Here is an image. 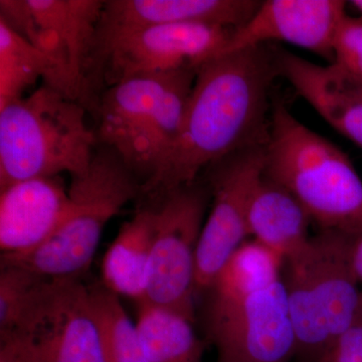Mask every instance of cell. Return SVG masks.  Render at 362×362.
I'll list each match as a JSON object with an SVG mask.
<instances>
[{
	"mask_svg": "<svg viewBox=\"0 0 362 362\" xmlns=\"http://www.w3.org/2000/svg\"><path fill=\"white\" fill-rule=\"evenodd\" d=\"M276 76L275 54L264 45L226 52L204 64L175 144L158 173L143 185L141 199L156 202L171 190L197 182L202 171L226 157L263 144Z\"/></svg>",
	"mask_w": 362,
	"mask_h": 362,
	"instance_id": "obj_1",
	"label": "cell"
},
{
	"mask_svg": "<svg viewBox=\"0 0 362 362\" xmlns=\"http://www.w3.org/2000/svg\"><path fill=\"white\" fill-rule=\"evenodd\" d=\"M272 109L264 175L288 190L321 230L361 233L362 180L349 157L284 104Z\"/></svg>",
	"mask_w": 362,
	"mask_h": 362,
	"instance_id": "obj_2",
	"label": "cell"
},
{
	"mask_svg": "<svg viewBox=\"0 0 362 362\" xmlns=\"http://www.w3.org/2000/svg\"><path fill=\"white\" fill-rule=\"evenodd\" d=\"M197 74L181 69L134 76L98 98V144L114 150L142 187L175 144Z\"/></svg>",
	"mask_w": 362,
	"mask_h": 362,
	"instance_id": "obj_3",
	"label": "cell"
},
{
	"mask_svg": "<svg viewBox=\"0 0 362 362\" xmlns=\"http://www.w3.org/2000/svg\"><path fill=\"white\" fill-rule=\"evenodd\" d=\"M86 114L84 105L45 84L0 109V189L87 173L99 144Z\"/></svg>",
	"mask_w": 362,
	"mask_h": 362,
	"instance_id": "obj_4",
	"label": "cell"
},
{
	"mask_svg": "<svg viewBox=\"0 0 362 362\" xmlns=\"http://www.w3.org/2000/svg\"><path fill=\"white\" fill-rule=\"evenodd\" d=\"M65 216L49 240L30 255L0 257L42 278H84L107 223L141 199L142 185L114 150L98 145L90 168L71 176Z\"/></svg>",
	"mask_w": 362,
	"mask_h": 362,
	"instance_id": "obj_5",
	"label": "cell"
},
{
	"mask_svg": "<svg viewBox=\"0 0 362 362\" xmlns=\"http://www.w3.org/2000/svg\"><path fill=\"white\" fill-rule=\"evenodd\" d=\"M351 237L321 230L284 259L297 354L314 361L362 316V292L350 263Z\"/></svg>",
	"mask_w": 362,
	"mask_h": 362,
	"instance_id": "obj_6",
	"label": "cell"
},
{
	"mask_svg": "<svg viewBox=\"0 0 362 362\" xmlns=\"http://www.w3.org/2000/svg\"><path fill=\"white\" fill-rule=\"evenodd\" d=\"M14 362H108L83 278H42L13 330L0 337Z\"/></svg>",
	"mask_w": 362,
	"mask_h": 362,
	"instance_id": "obj_7",
	"label": "cell"
},
{
	"mask_svg": "<svg viewBox=\"0 0 362 362\" xmlns=\"http://www.w3.org/2000/svg\"><path fill=\"white\" fill-rule=\"evenodd\" d=\"M211 199L209 185L197 180L150 204L156 206L157 226L143 302L175 311L192 322L197 247Z\"/></svg>",
	"mask_w": 362,
	"mask_h": 362,
	"instance_id": "obj_8",
	"label": "cell"
},
{
	"mask_svg": "<svg viewBox=\"0 0 362 362\" xmlns=\"http://www.w3.org/2000/svg\"><path fill=\"white\" fill-rule=\"evenodd\" d=\"M237 28L206 23H175L145 28L122 37L105 52L87 78L90 106L101 84L113 86L138 75L199 68L225 54Z\"/></svg>",
	"mask_w": 362,
	"mask_h": 362,
	"instance_id": "obj_9",
	"label": "cell"
},
{
	"mask_svg": "<svg viewBox=\"0 0 362 362\" xmlns=\"http://www.w3.org/2000/svg\"><path fill=\"white\" fill-rule=\"evenodd\" d=\"M206 318L220 362H287L297 354L283 278L243 296L211 295Z\"/></svg>",
	"mask_w": 362,
	"mask_h": 362,
	"instance_id": "obj_10",
	"label": "cell"
},
{
	"mask_svg": "<svg viewBox=\"0 0 362 362\" xmlns=\"http://www.w3.org/2000/svg\"><path fill=\"white\" fill-rule=\"evenodd\" d=\"M263 144L240 150L206 169L213 204L197 252V295L209 292L233 252L250 237L247 211L264 176Z\"/></svg>",
	"mask_w": 362,
	"mask_h": 362,
	"instance_id": "obj_11",
	"label": "cell"
},
{
	"mask_svg": "<svg viewBox=\"0 0 362 362\" xmlns=\"http://www.w3.org/2000/svg\"><path fill=\"white\" fill-rule=\"evenodd\" d=\"M261 1L254 0H106L87 77L105 52L131 33L157 25L206 23L240 28Z\"/></svg>",
	"mask_w": 362,
	"mask_h": 362,
	"instance_id": "obj_12",
	"label": "cell"
},
{
	"mask_svg": "<svg viewBox=\"0 0 362 362\" xmlns=\"http://www.w3.org/2000/svg\"><path fill=\"white\" fill-rule=\"evenodd\" d=\"M341 0H268L237 28L226 52L284 42L333 61V44L346 16Z\"/></svg>",
	"mask_w": 362,
	"mask_h": 362,
	"instance_id": "obj_13",
	"label": "cell"
},
{
	"mask_svg": "<svg viewBox=\"0 0 362 362\" xmlns=\"http://www.w3.org/2000/svg\"><path fill=\"white\" fill-rule=\"evenodd\" d=\"M69 192L56 177L33 178L0 189L2 256L30 255L45 244L65 216Z\"/></svg>",
	"mask_w": 362,
	"mask_h": 362,
	"instance_id": "obj_14",
	"label": "cell"
},
{
	"mask_svg": "<svg viewBox=\"0 0 362 362\" xmlns=\"http://www.w3.org/2000/svg\"><path fill=\"white\" fill-rule=\"evenodd\" d=\"M278 75L340 134L362 149V87L337 66L317 65L286 51L275 54Z\"/></svg>",
	"mask_w": 362,
	"mask_h": 362,
	"instance_id": "obj_15",
	"label": "cell"
},
{
	"mask_svg": "<svg viewBox=\"0 0 362 362\" xmlns=\"http://www.w3.org/2000/svg\"><path fill=\"white\" fill-rule=\"evenodd\" d=\"M35 25L54 35L62 62L81 93L84 105L98 23L103 11L100 0H26Z\"/></svg>",
	"mask_w": 362,
	"mask_h": 362,
	"instance_id": "obj_16",
	"label": "cell"
},
{
	"mask_svg": "<svg viewBox=\"0 0 362 362\" xmlns=\"http://www.w3.org/2000/svg\"><path fill=\"white\" fill-rule=\"evenodd\" d=\"M156 226L154 204L138 209L123 223L102 262L101 283L106 289L137 304L144 301Z\"/></svg>",
	"mask_w": 362,
	"mask_h": 362,
	"instance_id": "obj_17",
	"label": "cell"
},
{
	"mask_svg": "<svg viewBox=\"0 0 362 362\" xmlns=\"http://www.w3.org/2000/svg\"><path fill=\"white\" fill-rule=\"evenodd\" d=\"M311 221L304 207L288 190L263 176L247 211L250 237L286 259L310 239L308 226Z\"/></svg>",
	"mask_w": 362,
	"mask_h": 362,
	"instance_id": "obj_18",
	"label": "cell"
},
{
	"mask_svg": "<svg viewBox=\"0 0 362 362\" xmlns=\"http://www.w3.org/2000/svg\"><path fill=\"white\" fill-rule=\"evenodd\" d=\"M40 78L44 84L80 102L77 89L63 69L0 20V109L21 99Z\"/></svg>",
	"mask_w": 362,
	"mask_h": 362,
	"instance_id": "obj_19",
	"label": "cell"
},
{
	"mask_svg": "<svg viewBox=\"0 0 362 362\" xmlns=\"http://www.w3.org/2000/svg\"><path fill=\"white\" fill-rule=\"evenodd\" d=\"M138 305V333L152 362H202L206 344L192 321L175 311L148 303Z\"/></svg>",
	"mask_w": 362,
	"mask_h": 362,
	"instance_id": "obj_20",
	"label": "cell"
},
{
	"mask_svg": "<svg viewBox=\"0 0 362 362\" xmlns=\"http://www.w3.org/2000/svg\"><path fill=\"white\" fill-rule=\"evenodd\" d=\"M284 259L258 240L243 243L209 292L221 297H238L263 289L282 278Z\"/></svg>",
	"mask_w": 362,
	"mask_h": 362,
	"instance_id": "obj_21",
	"label": "cell"
},
{
	"mask_svg": "<svg viewBox=\"0 0 362 362\" xmlns=\"http://www.w3.org/2000/svg\"><path fill=\"white\" fill-rule=\"evenodd\" d=\"M90 299L103 335L108 362H152L143 346L137 326L128 315L120 297L102 283L89 285Z\"/></svg>",
	"mask_w": 362,
	"mask_h": 362,
	"instance_id": "obj_22",
	"label": "cell"
},
{
	"mask_svg": "<svg viewBox=\"0 0 362 362\" xmlns=\"http://www.w3.org/2000/svg\"><path fill=\"white\" fill-rule=\"evenodd\" d=\"M42 278L21 267L0 264V337L13 330L26 299Z\"/></svg>",
	"mask_w": 362,
	"mask_h": 362,
	"instance_id": "obj_23",
	"label": "cell"
},
{
	"mask_svg": "<svg viewBox=\"0 0 362 362\" xmlns=\"http://www.w3.org/2000/svg\"><path fill=\"white\" fill-rule=\"evenodd\" d=\"M332 65L362 87V18L345 16L333 44Z\"/></svg>",
	"mask_w": 362,
	"mask_h": 362,
	"instance_id": "obj_24",
	"label": "cell"
},
{
	"mask_svg": "<svg viewBox=\"0 0 362 362\" xmlns=\"http://www.w3.org/2000/svg\"><path fill=\"white\" fill-rule=\"evenodd\" d=\"M315 362H362V316L331 343Z\"/></svg>",
	"mask_w": 362,
	"mask_h": 362,
	"instance_id": "obj_25",
	"label": "cell"
},
{
	"mask_svg": "<svg viewBox=\"0 0 362 362\" xmlns=\"http://www.w3.org/2000/svg\"><path fill=\"white\" fill-rule=\"evenodd\" d=\"M350 263L359 283H362V233L350 240Z\"/></svg>",
	"mask_w": 362,
	"mask_h": 362,
	"instance_id": "obj_26",
	"label": "cell"
},
{
	"mask_svg": "<svg viewBox=\"0 0 362 362\" xmlns=\"http://www.w3.org/2000/svg\"><path fill=\"white\" fill-rule=\"evenodd\" d=\"M0 362H14V361L6 349H0Z\"/></svg>",
	"mask_w": 362,
	"mask_h": 362,
	"instance_id": "obj_27",
	"label": "cell"
},
{
	"mask_svg": "<svg viewBox=\"0 0 362 362\" xmlns=\"http://www.w3.org/2000/svg\"><path fill=\"white\" fill-rule=\"evenodd\" d=\"M349 4L356 9L357 13L361 14L362 18V0H352V1H349Z\"/></svg>",
	"mask_w": 362,
	"mask_h": 362,
	"instance_id": "obj_28",
	"label": "cell"
}]
</instances>
